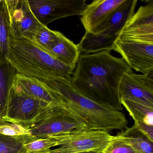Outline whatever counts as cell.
Returning a JSON list of instances; mask_svg holds the SVG:
<instances>
[{"label": "cell", "mask_w": 153, "mask_h": 153, "mask_svg": "<svg viewBox=\"0 0 153 153\" xmlns=\"http://www.w3.org/2000/svg\"><path fill=\"white\" fill-rule=\"evenodd\" d=\"M138 153H153V142L144 136L135 125L119 134Z\"/></svg>", "instance_id": "18"}, {"label": "cell", "mask_w": 153, "mask_h": 153, "mask_svg": "<svg viewBox=\"0 0 153 153\" xmlns=\"http://www.w3.org/2000/svg\"><path fill=\"white\" fill-rule=\"evenodd\" d=\"M35 138L30 135L9 137L0 134V153H26L25 144Z\"/></svg>", "instance_id": "20"}, {"label": "cell", "mask_w": 153, "mask_h": 153, "mask_svg": "<svg viewBox=\"0 0 153 153\" xmlns=\"http://www.w3.org/2000/svg\"><path fill=\"white\" fill-rule=\"evenodd\" d=\"M111 51L80 54L71 76V85L88 99L121 111L119 89L125 74L132 71L123 58Z\"/></svg>", "instance_id": "1"}, {"label": "cell", "mask_w": 153, "mask_h": 153, "mask_svg": "<svg viewBox=\"0 0 153 153\" xmlns=\"http://www.w3.org/2000/svg\"><path fill=\"white\" fill-rule=\"evenodd\" d=\"M35 138H44L88 128L77 116L60 105L48 107L27 128Z\"/></svg>", "instance_id": "5"}, {"label": "cell", "mask_w": 153, "mask_h": 153, "mask_svg": "<svg viewBox=\"0 0 153 153\" xmlns=\"http://www.w3.org/2000/svg\"><path fill=\"white\" fill-rule=\"evenodd\" d=\"M126 1V0H94L87 5L80 19L85 33H90L108 20Z\"/></svg>", "instance_id": "13"}, {"label": "cell", "mask_w": 153, "mask_h": 153, "mask_svg": "<svg viewBox=\"0 0 153 153\" xmlns=\"http://www.w3.org/2000/svg\"><path fill=\"white\" fill-rule=\"evenodd\" d=\"M58 93V103L81 119L88 128L108 131L127 128L121 111L96 102L78 92L71 82H54L50 86Z\"/></svg>", "instance_id": "3"}, {"label": "cell", "mask_w": 153, "mask_h": 153, "mask_svg": "<svg viewBox=\"0 0 153 153\" xmlns=\"http://www.w3.org/2000/svg\"><path fill=\"white\" fill-rule=\"evenodd\" d=\"M10 36L31 40L42 25L32 12L28 0H6Z\"/></svg>", "instance_id": "10"}, {"label": "cell", "mask_w": 153, "mask_h": 153, "mask_svg": "<svg viewBox=\"0 0 153 153\" xmlns=\"http://www.w3.org/2000/svg\"><path fill=\"white\" fill-rule=\"evenodd\" d=\"M6 59L18 73L37 79L49 86L54 82H71L74 71L26 38L9 37Z\"/></svg>", "instance_id": "2"}, {"label": "cell", "mask_w": 153, "mask_h": 153, "mask_svg": "<svg viewBox=\"0 0 153 153\" xmlns=\"http://www.w3.org/2000/svg\"><path fill=\"white\" fill-rule=\"evenodd\" d=\"M60 33L49 29L46 26L43 25L36 31L30 41L41 50L47 51L58 41Z\"/></svg>", "instance_id": "21"}, {"label": "cell", "mask_w": 153, "mask_h": 153, "mask_svg": "<svg viewBox=\"0 0 153 153\" xmlns=\"http://www.w3.org/2000/svg\"><path fill=\"white\" fill-rule=\"evenodd\" d=\"M33 14L42 25H47L60 19L81 16L86 0H28Z\"/></svg>", "instance_id": "8"}, {"label": "cell", "mask_w": 153, "mask_h": 153, "mask_svg": "<svg viewBox=\"0 0 153 153\" xmlns=\"http://www.w3.org/2000/svg\"><path fill=\"white\" fill-rule=\"evenodd\" d=\"M57 146V143L51 137L35 138L26 142L24 148L26 153H42Z\"/></svg>", "instance_id": "22"}, {"label": "cell", "mask_w": 153, "mask_h": 153, "mask_svg": "<svg viewBox=\"0 0 153 153\" xmlns=\"http://www.w3.org/2000/svg\"><path fill=\"white\" fill-rule=\"evenodd\" d=\"M0 118H1V116H0Z\"/></svg>", "instance_id": "28"}, {"label": "cell", "mask_w": 153, "mask_h": 153, "mask_svg": "<svg viewBox=\"0 0 153 153\" xmlns=\"http://www.w3.org/2000/svg\"><path fill=\"white\" fill-rule=\"evenodd\" d=\"M113 50L131 69L144 75L153 73V43L117 39Z\"/></svg>", "instance_id": "9"}, {"label": "cell", "mask_w": 153, "mask_h": 153, "mask_svg": "<svg viewBox=\"0 0 153 153\" xmlns=\"http://www.w3.org/2000/svg\"><path fill=\"white\" fill-rule=\"evenodd\" d=\"M118 39L153 43V1L141 6L127 20Z\"/></svg>", "instance_id": "11"}, {"label": "cell", "mask_w": 153, "mask_h": 153, "mask_svg": "<svg viewBox=\"0 0 153 153\" xmlns=\"http://www.w3.org/2000/svg\"><path fill=\"white\" fill-rule=\"evenodd\" d=\"M1 1H2V0H0V3L1 2Z\"/></svg>", "instance_id": "27"}, {"label": "cell", "mask_w": 153, "mask_h": 153, "mask_svg": "<svg viewBox=\"0 0 153 153\" xmlns=\"http://www.w3.org/2000/svg\"><path fill=\"white\" fill-rule=\"evenodd\" d=\"M134 125L142 134L153 142V126L138 121H134Z\"/></svg>", "instance_id": "25"}, {"label": "cell", "mask_w": 153, "mask_h": 153, "mask_svg": "<svg viewBox=\"0 0 153 153\" xmlns=\"http://www.w3.org/2000/svg\"><path fill=\"white\" fill-rule=\"evenodd\" d=\"M137 1V0H126L108 20L90 33H85L78 44L80 53L91 54L112 51L120 32L127 20L135 13Z\"/></svg>", "instance_id": "4"}, {"label": "cell", "mask_w": 153, "mask_h": 153, "mask_svg": "<svg viewBox=\"0 0 153 153\" xmlns=\"http://www.w3.org/2000/svg\"><path fill=\"white\" fill-rule=\"evenodd\" d=\"M120 102L134 121L153 126V107L138 101L120 99Z\"/></svg>", "instance_id": "17"}, {"label": "cell", "mask_w": 153, "mask_h": 153, "mask_svg": "<svg viewBox=\"0 0 153 153\" xmlns=\"http://www.w3.org/2000/svg\"><path fill=\"white\" fill-rule=\"evenodd\" d=\"M10 36L9 17L6 0L0 3V60L6 58Z\"/></svg>", "instance_id": "19"}, {"label": "cell", "mask_w": 153, "mask_h": 153, "mask_svg": "<svg viewBox=\"0 0 153 153\" xmlns=\"http://www.w3.org/2000/svg\"><path fill=\"white\" fill-rule=\"evenodd\" d=\"M51 137L59 146L51 149L53 153H103L114 136L105 131L85 128Z\"/></svg>", "instance_id": "6"}, {"label": "cell", "mask_w": 153, "mask_h": 153, "mask_svg": "<svg viewBox=\"0 0 153 153\" xmlns=\"http://www.w3.org/2000/svg\"><path fill=\"white\" fill-rule=\"evenodd\" d=\"M42 153H53L52 151H51V149H49V150H47V151H45V152H44ZM98 153V152H82V153Z\"/></svg>", "instance_id": "26"}, {"label": "cell", "mask_w": 153, "mask_h": 153, "mask_svg": "<svg viewBox=\"0 0 153 153\" xmlns=\"http://www.w3.org/2000/svg\"><path fill=\"white\" fill-rule=\"evenodd\" d=\"M0 134L9 137H18L30 135V133L25 127L0 118Z\"/></svg>", "instance_id": "23"}, {"label": "cell", "mask_w": 153, "mask_h": 153, "mask_svg": "<svg viewBox=\"0 0 153 153\" xmlns=\"http://www.w3.org/2000/svg\"><path fill=\"white\" fill-rule=\"evenodd\" d=\"M103 153H138L119 134L114 136L111 144Z\"/></svg>", "instance_id": "24"}, {"label": "cell", "mask_w": 153, "mask_h": 153, "mask_svg": "<svg viewBox=\"0 0 153 153\" xmlns=\"http://www.w3.org/2000/svg\"><path fill=\"white\" fill-rule=\"evenodd\" d=\"M45 51L74 70L80 54L78 45L74 44L61 32L56 43Z\"/></svg>", "instance_id": "15"}, {"label": "cell", "mask_w": 153, "mask_h": 153, "mask_svg": "<svg viewBox=\"0 0 153 153\" xmlns=\"http://www.w3.org/2000/svg\"><path fill=\"white\" fill-rule=\"evenodd\" d=\"M119 94L120 99L138 101L153 107V73H126L121 81Z\"/></svg>", "instance_id": "12"}, {"label": "cell", "mask_w": 153, "mask_h": 153, "mask_svg": "<svg viewBox=\"0 0 153 153\" xmlns=\"http://www.w3.org/2000/svg\"><path fill=\"white\" fill-rule=\"evenodd\" d=\"M50 106L51 105L27 94L13 84L6 114L1 119L27 128Z\"/></svg>", "instance_id": "7"}, {"label": "cell", "mask_w": 153, "mask_h": 153, "mask_svg": "<svg viewBox=\"0 0 153 153\" xmlns=\"http://www.w3.org/2000/svg\"><path fill=\"white\" fill-rule=\"evenodd\" d=\"M16 70L5 58L0 60V116L6 114L10 91L16 75Z\"/></svg>", "instance_id": "16"}, {"label": "cell", "mask_w": 153, "mask_h": 153, "mask_svg": "<svg viewBox=\"0 0 153 153\" xmlns=\"http://www.w3.org/2000/svg\"></svg>", "instance_id": "29"}, {"label": "cell", "mask_w": 153, "mask_h": 153, "mask_svg": "<svg viewBox=\"0 0 153 153\" xmlns=\"http://www.w3.org/2000/svg\"><path fill=\"white\" fill-rule=\"evenodd\" d=\"M13 85L27 94L49 105H59L58 92L39 79L18 73L15 77Z\"/></svg>", "instance_id": "14"}]
</instances>
